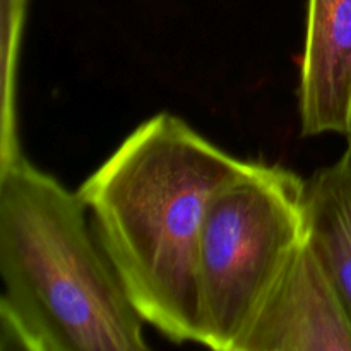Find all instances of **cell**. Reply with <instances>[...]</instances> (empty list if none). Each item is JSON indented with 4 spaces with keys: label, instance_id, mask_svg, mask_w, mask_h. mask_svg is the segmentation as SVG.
I'll return each instance as SVG.
<instances>
[{
    "label": "cell",
    "instance_id": "6da1fadb",
    "mask_svg": "<svg viewBox=\"0 0 351 351\" xmlns=\"http://www.w3.org/2000/svg\"><path fill=\"white\" fill-rule=\"evenodd\" d=\"M245 160L177 115L144 120L77 189L95 235L146 324L197 343V249L206 206Z\"/></svg>",
    "mask_w": 351,
    "mask_h": 351
},
{
    "label": "cell",
    "instance_id": "7a4b0ae2",
    "mask_svg": "<svg viewBox=\"0 0 351 351\" xmlns=\"http://www.w3.org/2000/svg\"><path fill=\"white\" fill-rule=\"evenodd\" d=\"M0 274L3 351L149 350L77 191L24 156L0 167Z\"/></svg>",
    "mask_w": 351,
    "mask_h": 351
},
{
    "label": "cell",
    "instance_id": "3957f363",
    "mask_svg": "<svg viewBox=\"0 0 351 351\" xmlns=\"http://www.w3.org/2000/svg\"><path fill=\"white\" fill-rule=\"evenodd\" d=\"M304 184L281 165L247 161L206 206L197 249V343L237 351L305 242Z\"/></svg>",
    "mask_w": 351,
    "mask_h": 351
},
{
    "label": "cell",
    "instance_id": "277c9868",
    "mask_svg": "<svg viewBox=\"0 0 351 351\" xmlns=\"http://www.w3.org/2000/svg\"><path fill=\"white\" fill-rule=\"evenodd\" d=\"M237 351H351V314L307 242L276 281Z\"/></svg>",
    "mask_w": 351,
    "mask_h": 351
},
{
    "label": "cell",
    "instance_id": "5b68a950",
    "mask_svg": "<svg viewBox=\"0 0 351 351\" xmlns=\"http://www.w3.org/2000/svg\"><path fill=\"white\" fill-rule=\"evenodd\" d=\"M298 77L302 134L350 137L351 0H308Z\"/></svg>",
    "mask_w": 351,
    "mask_h": 351
},
{
    "label": "cell",
    "instance_id": "8992f818",
    "mask_svg": "<svg viewBox=\"0 0 351 351\" xmlns=\"http://www.w3.org/2000/svg\"><path fill=\"white\" fill-rule=\"evenodd\" d=\"M305 242L338 287L351 314V144L304 184Z\"/></svg>",
    "mask_w": 351,
    "mask_h": 351
},
{
    "label": "cell",
    "instance_id": "52a82bcc",
    "mask_svg": "<svg viewBox=\"0 0 351 351\" xmlns=\"http://www.w3.org/2000/svg\"><path fill=\"white\" fill-rule=\"evenodd\" d=\"M2 5V99L0 167L23 156L17 129V64L29 0H0Z\"/></svg>",
    "mask_w": 351,
    "mask_h": 351
}]
</instances>
